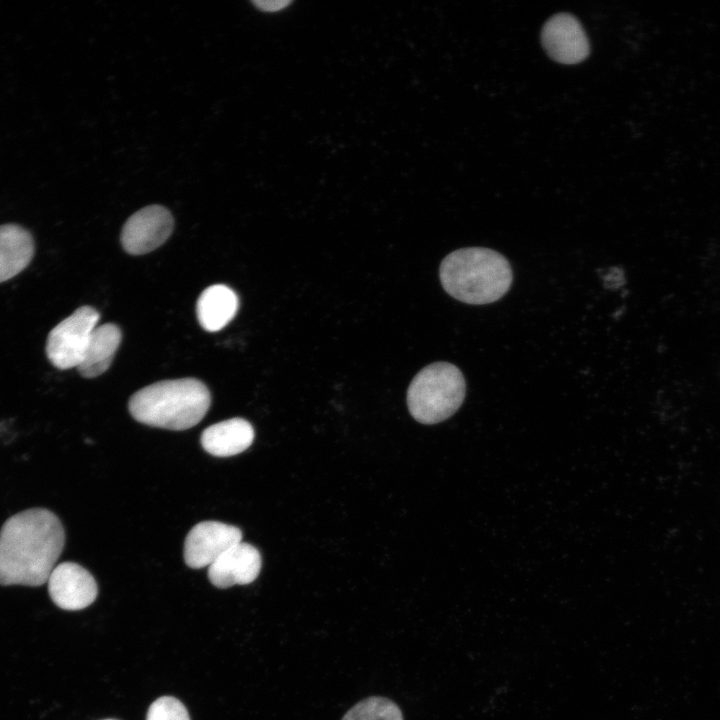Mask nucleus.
I'll list each match as a JSON object with an SVG mask.
<instances>
[{
  "label": "nucleus",
  "instance_id": "nucleus-1",
  "mask_svg": "<svg viewBox=\"0 0 720 720\" xmlns=\"http://www.w3.org/2000/svg\"><path fill=\"white\" fill-rule=\"evenodd\" d=\"M65 543L59 518L45 508L21 511L0 530V585L47 583Z\"/></svg>",
  "mask_w": 720,
  "mask_h": 720
},
{
  "label": "nucleus",
  "instance_id": "nucleus-2",
  "mask_svg": "<svg viewBox=\"0 0 720 720\" xmlns=\"http://www.w3.org/2000/svg\"><path fill=\"white\" fill-rule=\"evenodd\" d=\"M439 276L453 298L473 305L495 302L509 290L513 274L508 260L484 247L455 250L441 262Z\"/></svg>",
  "mask_w": 720,
  "mask_h": 720
},
{
  "label": "nucleus",
  "instance_id": "nucleus-3",
  "mask_svg": "<svg viewBox=\"0 0 720 720\" xmlns=\"http://www.w3.org/2000/svg\"><path fill=\"white\" fill-rule=\"evenodd\" d=\"M211 403L206 385L196 378L164 380L135 392L129 400L132 417L148 426L186 430L198 424Z\"/></svg>",
  "mask_w": 720,
  "mask_h": 720
},
{
  "label": "nucleus",
  "instance_id": "nucleus-4",
  "mask_svg": "<svg viewBox=\"0 0 720 720\" xmlns=\"http://www.w3.org/2000/svg\"><path fill=\"white\" fill-rule=\"evenodd\" d=\"M465 379L455 365L435 362L420 370L407 390L412 417L423 424H436L452 416L462 405Z\"/></svg>",
  "mask_w": 720,
  "mask_h": 720
},
{
  "label": "nucleus",
  "instance_id": "nucleus-5",
  "mask_svg": "<svg viewBox=\"0 0 720 720\" xmlns=\"http://www.w3.org/2000/svg\"><path fill=\"white\" fill-rule=\"evenodd\" d=\"M100 315L91 306H81L57 324L48 334L46 355L60 369L77 368L87 349Z\"/></svg>",
  "mask_w": 720,
  "mask_h": 720
},
{
  "label": "nucleus",
  "instance_id": "nucleus-6",
  "mask_svg": "<svg viewBox=\"0 0 720 720\" xmlns=\"http://www.w3.org/2000/svg\"><path fill=\"white\" fill-rule=\"evenodd\" d=\"M174 219L161 205H149L132 214L121 232V244L131 255L149 253L161 246L171 235Z\"/></svg>",
  "mask_w": 720,
  "mask_h": 720
},
{
  "label": "nucleus",
  "instance_id": "nucleus-7",
  "mask_svg": "<svg viewBox=\"0 0 720 720\" xmlns=\"http://www.w3.org/2000/svg\"><path fill=\"white\" fill-rule=\"evenodd\" d=\"M241 540L242 532L236 526L218 521L200 522L186 536L183 552L185 563L194 569L209 567Z\"/></svg>",
  "mask_w": 720,
  "mask_h": 720
},
{
  "label": "nucleus",
  "instance_id": "nucleus-8",
  "mask_svg": "<svg viewBox=\"0 0 720 720\" xmlns=\"http://www.w3.org/2000/svg\"><path fill=\"white\" fill-rule=\"evenodd\" d=\"M541 41L547 54L562 64L579 63L590 53L589 41L581 23L568 13L556 14L546 21Z\"/></svg>",
  "mask_w": 720,
  "mask_h": 720
},
{
  "label": "nucleus",
  "instance_id": "nucleus-9",
  "mask_svg": "<svg viewBox=\"0 0 720 720\" xmlns=\"http://www.w3.org/2000/svg\"><path fill=\"white\" fill-rule=\"evenodd\" d=\"M52 601L61 609L76 611L91 605L98 587L92 574L74 562H62L54 567L48 580Z\"/></svg>",
  "mask_w": 720,
  "mask_h": 720
},
{
  "label": "nucleus",
  "instance_id": "nucleus-10",
  "mask_svg": "<svg viewBox=\"0 0 720 720\" xmlns=\"http://www.w3.org/2000/svg\"><path fill=\"white\" fill-rule=\"evenodd\" d=\"M261 555L249 543L240 542L222 554L208 567V578L217 588L253 582L261 570Z\"/></svg>",
  "mask_w": 720,
  "mask_h": 720
},
{
  "label": "nucleus",
  "instance_id": "nucleus-11",
  "mask_svg": "<svg viewBox=\"0 0 720 720\" xmlns=\"http://www.w3.org/2000/svg\"><path fill=\"white\" fill-rule=\"evenodd\" d=\"M254 440V429L245 419L236 417L215 423L201 435L206 452L217 457H229L245 451Z\"/></svg>",
  "mask_w": 720,
  "mask_h": 720
},
{
  "label": "nucleus",
  "instance_id": "nucleus-12",
  "mask_svg": "<svg viewBox=\"0 0 720 720\" xmlns=\"http://www.w3.org/2000/svg\"><path fill=\"white\" fill-rule=\"evenodd\" d=\"M34 255L31 234L15 224L0 226V283L23 271Z\"/></svg>",
  "mask_w": 720,
  "mask_h": 720
},
{
  "label": "nucleus",
  "instance_id": "nucleus-13",
  "mask_svg": "<svg viewBox=\"0 0 720 720\" xmlns=\"http://www.w3.org/2000/svg\"><path fill=\"white\" fill-rule=\"evenodd\" d=\"M239 300L236 293L226 285L207 287L199 296L196 314L201 327L208 332L224 328L236 315Z\"/></svg>",
  "mask_w": 720,
  "mask_h": 720
},
{
  "label": "nucleus",
  "instance_id": "nucleus-14",
  "mask_svg": "<svg viewBox=\"0 0 720 720\" xmlns=\"http://www.w3.org/2000/svg\"><path fill=\"white\" fill-rule=\"evenodd\" d=\"M121 339L122 333L116 324L106 323L97 326L77 367L78 372L85 378H95L107 371Z\"/></svg>",
  "mask_w": 720,
  "mask_h": 720
},
{
  "label": "nucleus",
  "instance_id": "nucleus-15",
  "mask_svg": "<svg viewBox=\"0 0 720 720\" xmlns=\"http://www.w3.org/2000/svg\"><path fill=\"white\" fill-rule=\"evenodd\" d=\"M342 720H403V715L390 699L373 696L354 705Z\"/></svg>",
  "mask_w": 720,
  "mask_h": 720
},
{
  "label": "nucleus",
  "instance_id": "nucleus-16",
  "mask_svg": "<svg viewBox=\"0 0 720 720\" xmlns=\"http://www.w3.org/2000/svg\"><path fill=\"white\" fill-rule=\"evenodd\" d=\"M146 720H190V717L181 701L163 696L150 705Z\"/></svg>",
  "mask_w": 720,
  "mask_h": 720
},
{
  "label": "nucleus",
  "instance_id": "nucleus-17",
  "mask_svg": "<svg viewBox=\"0 0 720 720\" xmlns=\"http://www.w3.org/2000/svg\"><path fill=\"white\" fill-rule=\"evenodd\" d=\"M252 3L256 6L257 9L264 11V12H276L279 10L284 9L289 4H291V1L287 0H253Z\"/></svg>",
  "mask_w": 720,
  "mask_h": 720
},
{
  "label": "nucleus",
  "instance_id": "nucleus-18",
  "mask_svg": "<svg viewBox=\"0 0 720 720\" xmlns=\"http://www.w3.org/2000/svg\"><path fill=\"white\" fill-rule=\"evenodd\" d=\"M105 720H114V719H105Z\"/></svg>",
  "mask_w": 720,
  "mask_h": 720
}]
</instances>
